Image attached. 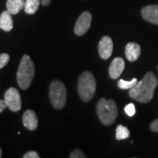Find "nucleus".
Wrapping results in <instances>:
<instances>
[{"label": "nucleus", "instance_id": "1", "mask_svg": "<svg viewBox=\"0 0 158 158\" xmlns=\"http://www.w3.org/2000/svg\"><path fill=\"white\" fill-rule=\"evenodd\" d=\"M157 84L158 81L155 74L152 72H148L133 88L130 89L129 95L136 101L147 103L153 98Z\"/></svg>", "mask_w": 158, "mask_h": 158}, {"label": "nucleus", "instance_id": "2", "mask_svg": "<svg viewBox=\"0 0 158 158\" xmlns=\"http://www.w3.org/2000/svg\"><path fill=\"white\" fill-rule=\"evenodd\" d=\"M35 68L33 61L28 55H24L20 62L17 71V81L21 89L29 87L35 76Z\"/></svg>", "mask_w": 158, "mask_h": 158}, {"label": "nucleus", "instance_id": "3", "mask_svg": "<svg viewBox=\"0 0 158 158\" xmlns=\"http://www.w3.org/2000/svg\"><path fill=\"white\" fill-rule=\"evenodd\" d=\"M96 110L98 118L104 125H111L117 117V106L111 99L108 100L105 98L100 99L97 104Z\"/></svg>", "mask_w": 158, "mask_h": 158}, {"label": "nucleus", "instance_id": "4", "mask_svg": "<svg viewBox=\"0 0 158 158\" xmlns=\"http://www.w3.org/2000/svg\"><path fill=\"white\" fill-rule=\"evenodd\" d=\"M96 91V81L92 73L86 71L79 77L78 92L83 101L89 102L93 98Z\"/></svg>", "mask_w": 158, "mask_h": 158}, {"label": "nucleus", "instance_id": "5", "mask_svg": "<svg viewBox=\"0 0 158 158\" xmlns=\"http://www.w3.org/2000/svg\"><path fill=\"white\" fill-rule=\"evenodd\" d=\"M49 96L51 104L56 109H62L66 104L67 90L60 81L54 80L49 87Z\"/></svg>", "mask_w": 158, "mask_h": 158}, {"label": "nucleus", "instance_id": "6", "mask_svg": "<svg viewBox=\"0 0 158 158\" xmlns=\"http://www.w3.org/2000/svg\"><path fill=\"white\" fill-rule=\"evenodd\" d=\"M4 100L10 110L17 112L21 108V99L20 94L15 88L11 87L5 92Z\"/></svg>", "mask_w": 158, "mask_h": 158}, {"label": "nucleus", "instance_id": "7", "mask_svg": "<svg viewBox=\"0 0 158 158\" xmlns=\"http://www.w3.org/2000/svg\"><path fill=\"white\" fill-rule=\"evenodd\" d=\"M92 16L89 12H84L77 20L74 27L75 34L78 36H82L87 32L90 28Z\"/></svg>", "mask_w": 158, "mask_h": 158}, {"label": "nucleus", "instance_id": "8", "mask_svg": "<svg viewBox=\"0 0 158 158\" xmlns=\"http://www.w3.org/2000/svg\"><path fill=\"white\" fill-rule=\"evenodd\" d=\"M114 44L111 38L108 36H104L100 40L98 45L99 54L102 59H108L113 52Z\"/></svg>", "mask_w": 158, "mask_h": 158}, {"label": "nucleus", "instance_id": "9", "mask_svg": "<svg viewBox=\"0 0 158 158\" xmlns=\"http://www.w3.org/2000/svg\"><path fill=\"white\" fill-rule=\"evenodd\" d=\"M22 122L24 127L31 131L36 130L38 125V118L34 110L30 109L27 110L23 113Z\"/></svg>", "mask_w": 158, "mask_h": 158}, {"label": "nucleus", "instance_id": "10", "mask_svg": "<svg viewBox=\"0 0 158 158\" xmlns=\"http://www.w3.org/2000/svg\"><path fill=\"white\" fill-rule=\"evenodd\" d=\"M143 19L153 24L158 25V5H149L141 10Z\"/></svg>", "mask_w": 158, "mask_h": 158}, {"label": "nucleus", "instance_id": "11", "mask_svg": "<svg viewBox=\"0 0 158 158\" xmlns=\"http://www.w3.org/2000/svg\"><path fill=\"white\" fill-rule=\"evenodd\" d=\"M124 62L123 59L116 57L112 61L109 67V76L112 79L119 78L124 69Z\"/></svg>", "mask_w": 158, "mask_h": 158}, {"label": "nucleus", "instance_id": "12", "mask_svg": "<svg viewBox=\"0 0 158 158\" xmlns=\"http://www.w3.org/2000/svg\"><path fill=\"white\" fill-rule=\"evenodd\" d=\"M141 47L135 43H127L125 47V55L128 61L135 62L141 55Z\"/></svg>", "mask_w": 158, "mask_h": 158}, {"label": "nucleus", "instance_id": "13", "mask_svg": "<svg viewBox=\"0 0 158 158\" xmlns=\"http://www.w3.org/2000/svg\"><path fill=\"white\" fill-rule=\"evenodd\" d=\"M13 27V21L11 14L6 10L0 15V29L5 31H10Z\"/></svg>", "mask_w": 158, "mask_h": 158}, {"label": "nucleus", "instance_id": "14", "mask_svg": "<svg viewBox=\"0 0 158 158\" xmlns=\"http://www.w3.org/2000/svg\"><path fill=\"white\" fill-rule=\"evenodd\" d=\"M25 1L24 0H7V10L11 15H16L21 10L24 8Z\"/></svg>", "mask_w": 158, "mask_h": 158}, {"label": "nucleus", "instance_id": "15", "mask_svg": "<svg viewBox=\"0 0 158 158\" xmlns=\"http://www.w3.org/2000/svg\"><path fill=\"white\" fill-rule=\"evenodd\" d=\"M40 0H26L24 5L25 13L29 15H33L37 11L40 4Z\"/></svg>", "mask_w": 158, "mask_h": 158}, {"label": "nucleus", "instance_id": "16", "mask_svg": "<svg viewBox=\"0 0 158 158\" xmlns=\"http://www.w3.org/2000/svg\"><path fill=\"white\" fill-rule=\"evenodd\" d=\"M130 136V130L122 124H118L116 130V138L117 140L126 139Z\"/></svg>", "mask_w": 158, "mask_h": 158}, {"label": "nucleus", "instance_id": "17", "mask_svg": "<svg viewBox=\"0 0 158 158\" xmlns=\"http://www.w3.org/2000/svg\"><path fill=\"white\" fill-rule=\"evenodd\" d=\"M138 83L137 78L132 79L130 81H124L123 79H120L118 81V88L121 89H130L133 88L135 86L136 84Z\"/></svg>", "mask_w": 158, "mask_h": 158}, {"label": "nucleus", "instance_id": "18", "mask_svg": "<svg viewBox=\"0 0 158 158\" xmlns=\"http://www.w3.org/2000/svg\"><path fill=\"white\" fill-rule=\"evenodd\" d=\"M124 111L129 116H133L135 114V107L133 103H130L127 105L124 108Z\"/></svg>", "mask_w": 158, "mask_h": 158}, {"label": "nucleus", "instance_id": "19", "mask_svg": "<svg viewBox=\"0 0 158 158\" xmlns=\"http://www.w3.org/2000/svg\"><path fill=\"white\" fill-rule=\"evenodd\" d=\"M10 61V56L7 54H0V69L5 66Z\"/></svg>", "mask_w": 158, "mask_h": 158}, {"label": "nucleus", "instance_id": "20", "mask_svg": "<svg viewBox=\"0 0 158 158\" xmlns=\"http://www.w3.org/2000/svg\"><path fill=\"white\" fill-rule=\"evenodd\" d=\"M70 157L71 158H85L86 156L81 151L80 149H75L70 154Z\"/></svg>", "mask_w": 158, "mask_h": 158}, {"label": "nucleus", "instance_id": "21", "mask_svg": "<svg viewBox=\"0 0 158 158\" xmlns=\"http://www.w3.org/2000/svg\"><path fill=\"white\" fill-rule=\"evenodd\" d=\"M23 158H39L40 155L35 151H30L23 156Z\"/></svg>", "mask_w": 158, "mask_h": 158}, {"label": "nucleus", "instance_id": "22", "mask_svg": "<svg viewBox=\"0 0 158 158\" xmlns=\"http://www.w3.org/2000/svg\"><path fill=\"white\" fill-rule=\"evenodd\" d=\"M150 129L153 132H158V118L154 121L150 125Z\"/></svg>", "mask_w": 158, "mask_h": 158}, {"label": "nucleus", "instance_id": "23", "mask_svg": "<svg viewBox=\"0 0 158 158\" xmlns=\"http://www.w3.org/2000/svg\"><path fill=\"white\" fill-rule=\"evenodd\" d=\"M7 107V104H6L5 100H0V114H1L2 112H3Z\"/></svg>", "mask_w": 158, "mask_h": 158}, {"label": "nucleus", "instance_id": "24", "mask_svg": "<svg viewBox=\"0 0 158 158\" xmlns=\"http://www.w3.org/2000/svg\"><path fill=\"white\" fill-rule=\"evenodd\" d=\"M51 0H40L41 4L43 6H48L51 3Z\"/></svg>", "mask_w": 158, "mask_h": 158}, {"label": "nucleus", "instance_id": "25", "mask_svg": "<svg viewBox=\"0 0 158 158\" xmlns=\"http://www.w3.org/2000/svg\"><path fill=\"white\" fill-rule=\"evenodd\" d=\"M2 149H1V148H0V157H2Z\"/></svg>", "mask_w": 158, "mask_h": 158}]
</instances>
